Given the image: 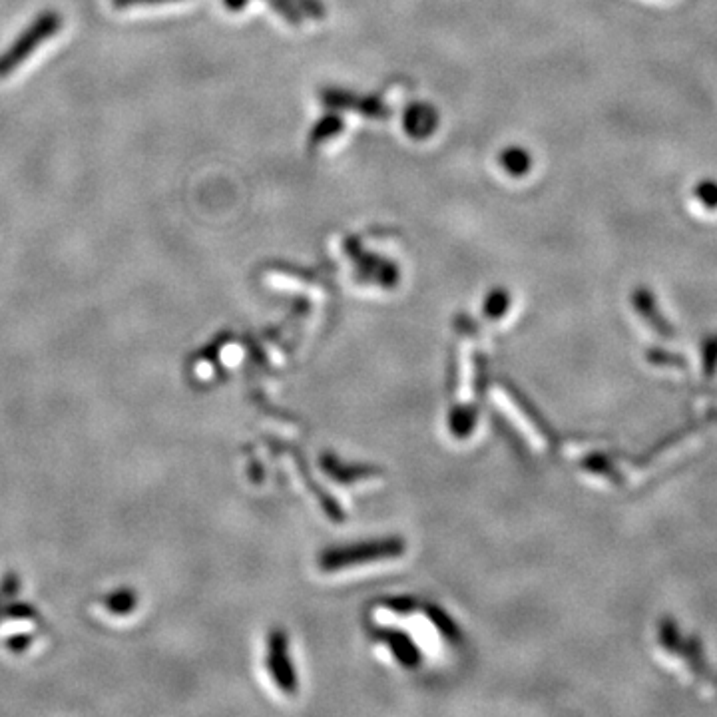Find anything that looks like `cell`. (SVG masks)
Returning <instances> with one entry per match:
<instances>
[{
    "label": "cell",
    "mask_w": 717,
    "mask_h": 717,
    "mask_svg": "<svg viewBox=\"0 0 717 717\" xmlns=\"http://www.w3.org/2000/svg\"><path fill=\"white\" fill-rule=\"evenodd\" d=\"M62 28V16L54 10L42 12L22 34L0 54V80L16 72L42 44L52 40Z\"/></svg>",
    "instance_id": "cell-1"
},
{
    "label": "cell",
    "mask_w": 717,
    "mask_h": 717,
    "mask_svg": "<svg viewBox=\"0 0 717 717\" xmlns=\"http://www.w3.org/2000/svg\"><path fill=\"white\" fill-rule=\"evenodd\" d=\"M401 550V546L393 544V546H369V548H361L357 554L355 550H343V552H335L331 554L327 560H325V568H343V566H349V564H361V562H369V560H375L379 556H385V554H397Z\"/></svg>",
    "instance_id": "cell-2"
},
{
    "label": "cell",
    "mask_w": 717,
    "mask_h": 717,
    "mask_svg": "<svg viewBox=\"0 0 717 717\" xmlns=\"http://www.w3.org/2000/svg\"><path fill=\"white\" fill-rule=\"evenodd\" d=\"M166 2H178V0H112V6L118 10H128V8L156 6V4H166Z\"/></svg>",
    "instance_id": "cell-3"
}]
</instances>
